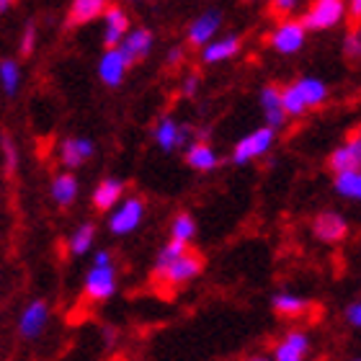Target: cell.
I'll return each mask as SVG.
<instances>
[{
	"label": "cell",
	"instance_id": "obj_1",
	"mask_svg": "<svg viewBox=\"0 0 361 361\" xmlns=\"http://www.w3.org/2000/svg\"><path fill=\"white\" fill-rule=\"evenodd\" d=\"M346 18V0H312L302 16L307 31H325Z\"/></svg>",
	"mask_w": 361,
	"mask_h": 361
},
{
	"label": "cell",
	"instance_id": "obj_2",
	"mask_svg": "<svg viewBox=\"0 0 361 361\" xmlns=\"http://www.w3.org/2000/svg\"><path fill=\"white\" fill-rule=\"evenodd\" d=\"M274 140H276V129L269 127V124L261 129H253L250 135H245L240 142L235 145L233 163H238V166H248V163H253V160L264 158L266 152L271 150Z\"/></svg>",
	"mask_w": 361,
	"mask_h": 361
},
{
	"label": "cell",
	"instance_id": "obj_3",
	"mask_svg": "<svg viewBox=\"0 0 361 361\" xmlns=\"http://www.w3.org/2000/svg\"><path fill=\"white\" fill-rule=\"evenodd\" d=\"M307 42V29L302 21H292V18H284L276 29L271 31L269 44L274 52L279 54H297Z\"/></svg>",
	"mask_w": 361,
	"mask_h": 361
},
{
	"label": "cell",
	"instance_id": "obj_4",
	"mask_svg": "<svg viewBox=\"0 0 361 361\" xmlns=\"http://www.w3.org/2000/svg\"><path fill=\"white\" fill-rule=\"evenodd\" d=\"M142 217H145L142 199L129 196V199H124V202H119L114 207L111 217H109V230H111L114 235H129L140 227Z\"/></svg>",
	"mask_w": 361,
	"mask_h": 361
},
{
	"label": "cell",
	"instance_id": "obj_5",
	"mask_svg": "<svg viewBox=\"0 0 361 361\" xmlns=\"http://www.w3.org/2000/svg\"><path fill=\"white\" fill-rule=\"evenodd\" d=\"M202 258L196 256L194 250H183L178 258H173L168 266H163L160 271H155V276L160 279V281H166V284L171 286H178V284H186V281H191V279L202 271Z\"/></svg>",
	"mask_w": 361,
	"mask_h": 361
},
{
	"label": "cell",
	"instance_id": "obj_6",
	"mask_svg": "<svg viewBox=\"0 0 361 361\" xmlns=\"http://www.w3.org/2000/svg\"><path fill=\"white\" fill-rule=\"evenodd\" d=\"M129 68H132V65H129V60L124 57V52H121L119 47H106V52L101 54V60H98V78H101L104 85L116 88V85L124 83Z\"/></svg>",
	"mask_w": 361,
	"mask_h": 361
},
{
	"label": "cell",
	"instance_id": "obj_7",
	"mask_svg": "<svg viewBox=\"0 0 361 361\" xmlns=\"http://www.w3.org/2000/svg\"><path fill=\"white\" fill-rule=\"evenodd\" d=\"M85 297L93 302H104L109 300L114 292H116V274H114V266H90V271L85 274Z\"/></svg>",
	"mask_w": 361,
	"mask_h": 361
},
{
	"label": "cell",
	"instance_id": "obj_8",
	"mask_svg": "<svg viewBox=\"0 0 361 361\" xmlns=\"http://www.w3.org/2000/svg\"><path fill=\"white\" fill-rule=\"evenodd\" d=\"M93 152H96V145L90 142L88 137H68L60 145V163L68 171H75L93 158Z\"/></svg>",
	"mask_w": 361,
	"mask_h": 361
},
{
	"label": "cell",
	"instance_id": "obj_9",
	"mask_svg": "<svg viewBox=\"0 0 361 361\" xmlns=\"http://www.w3.org/2000/svg\"><path fill=\"white\" fill-rule=\"evenodd\" d=\"M47 320H49V305L44 300H34L31 305H26V310L18 317V333L21 338H37L44 331Z\"/></svg>",
	"mask_w": 361,
	"mask_h": 361
},
{
	"label": "cell",
	"instance_id": "obj_10",
	"mask_svg": "<svg viewBox=\"0 0 361 361\" xmlns=\"http://www.w3.org/2000/svg\"><path fill=\"white\" fill-rule=\"evenodd\" d=\"M219 26H222V16H219L217 11H204V13L196 16L194 21H191V26H188V31H186L188 44H194L202 49L207 42H212V39L217 37Z\"/></svg>",
	"mask_w": 361,
	"mask_h": 361
},
{
	"label": "cell",
	"instance_id": "obj_11",
	"mask_svg": "<svg viewBox=\"0 0 361 361\" xmlns=\"http://www.w3.org/2000/svg\"><path fill=\"white\" fill-rule=\"evenodd\" d=\"M152 44H155V37L152 31L147 29H129L124 34V39L119 42V49L124 52V57L129 60V65L145 60L147 54L152 52Z\"/></svg>",
	"mask_w": 361,
	"mask_h": 361
},
{
	"label": "cell",
	"instance_id": "obj_12",
	"mask_svg": "<svg viewBox=\"0 0 361 361\" xmlns=\"http://www.w3.org/2000/svg\"><path fill=\"white\" fill-rule=\"evenodd\" d=\"M312 233L320 243H341L348 235V222L338 212H323L312 222Z\"/></svg>",
	"mask_w": 361,
	"mask_h": 361
},
{
	"label": "cell",
	"instance_id": "obj_13",
	"mask_svg": "<svg viewBox=\"0 0 361 361\" xmlns=\"http://www.w3.org/2000/svg\"><path fill=\"white\" fill-rule=\"evenodd\" d=\"M188 140H191V129L180 127L178 121L171 119V116H166V119H160L155 124V142L160 145L163 152H173L180 145H188Z\"/></svg>",
	"mask_w": 361,
	"mask_h": 361
},
{
	"label": "cell",
	"instance_id": "obj_14",
	"mask_svg": "<svg viewBox=\"0 0 361 361\" xmlns=\"http://www.w3.org/2000/svg\"><path fill=\"white\" fill-rule=\"evenodd\" d=\"M240 37H235V34H227V37H214L212 42L202 47V60L207 65H214V62H227L233 60L235 54L240 52Z\"/></svg>",
	"mask_w": 361,
	"mask_h": 361
},
{
	"label": "cell",
	"instance_id": "obj_15",
	"mask_svg": "<svg viewBox=\"0 0 361 361\" xmlns=\"http://www.w3.org/2000/svg\"><path fill=\"white\" fill-rule=\"evenodd\" d=\"M328 166H331L333 173H343V171L361 168V137H354V140H346L343 145H338L331 152Z\"/></svg>",
	"mask_w": 361,
	"mask_h": 361
},
{
	"label": "cell",
	"instance_id": "obj_16",
	"mask_svg": "<svg viewBox=\"0 0 361 361\" xmlns=\"http://www.w3.org/2000/svg\"><path fill=\"white\" fill-rule=\"evenodd\" d=\"M129 31V16L119 6H106L104 11V44L119 47L124 34Z\"/></svg>",
	"mask_w": 361,
	"mask_h": 361
},
{
	"label": "cell",
	"instance_id": "obj_17",
	"mask_svg": "<svg viewBox=\"0 0 361 361\" xmlns=\"http://www.w3.org/2000/svg\"><path fill=\"white\" fill-rule=\"evenodd\" d=\"M261 109H264V119L269 127L279 129L286 124V111H284V104H281V90L276 85H266L261 90Z\"/></svg>",
	"mask_w": 361,
	"mask_h": 361
},
{
	"label": "cell",
	"instance_id": "obj_18",
	"mask_svg": "<svg viewBox=\"0 0 361 361\" xmlns=\"http://www.w3.org/2000/svg\"><path fill=\"white\" fill-rule=\"evenodd\" d=\"M310 351V338L302 331L286 333L284 341L274 348V359L276 361H302Z\"/></svg>",
	"mask_w": 361,
	"mask_h": 361
},
{
	"label": "cell",
	"instance_id": "obj_19",
	"mask_svg": "<svg viewBox=\"0 0 361 361\" xmlns=\"http://www.w3.org/2000/svg\"><path fill=\"white\" fill-rule=\"evenodd\" d=\"M124 196V180L119 178H104L93 191V207L98 212H111Z\"/></svg>",
	"mask_w": 361,
	"mask_h": 361
},
{
	"label": "cell",
	"instance_id": "obj_20",
	"mask_svg": "<svg viewBox=\"0 0 361 361\" xmlns=\"http://www.w3.org/2000/svg\"><path fill=\"white\" fill-rule=\"evenodd\" d=\"M186 163L194 171L207 173V171H214L219 166V155L209 142H191L186 147Z\"/></svg>",
	"mask_w": 361,
	"mask_h": 361
},
{
	"label": "cell",
	"instance_id": "obj_21",
	"mask_svg": "<svg viewBox=\"0 0 361 361\" xmlns=\"http://www.w3.org/2000/svg\"><path fill=\"white\" fill-rule=\"evenodd\" d=\"M78 178L73 173H60L52 178V186H49V196L57 207H70V204L78 199Z\"/></svg>",
	"mask_w": 361,
	"mask_h": 361
},
{
	"label": "cell",
	"instance_id": "obj_22",
	"mask_svg": "<svg viewBox=\"0 0 361 361\" xmlns=\"http://www.w3.org/2000/svg\"><path fill=\"white\" fill-rule=\"evenodd\" d=\"M106 6H109V0H73L70 16H68L70 26H80V23L96 21L98 16H104Z\"/></svg>",
	"mask_w": 361,
	"mask_h": 361
},
{
	"label": "cell",
	"instance_id": "obj_23",
	"mask_svg": "<svg viewBox=\"0 0 361 361\" xmlns=\"http://www.w3.org/2000/svg\"><path fill=\"white\" fill-rule=\"evenodd\" d=\"M294 85L300 90V96L305 98L307 109H317V106H323L328 101V85L320 78H300Z\"/></svg>",
	"mask_w": 361,
	"mask_h": 361
},
{
	"label": "cell",
	"instance_id": "obj_24",
	"mask_svg": "<svg viewBox=\"0 0 361 361\" xmlns=\"http://www.w3.org/2000/svg\"><path fill=\"white\" fill-rule=\"evenodd\" d=\"M274 310H276L281 317H300L302 312H307L310 310V302L302 300L300 294L279 292L276 297H274Z\"/></svg>",
	"mask_w": 361,
	"mask_h": 361
},
{
	"label": "cell",
	"instance_id": "obj_25",
	"mask_svg": "<svg viewBox=\"0 0 361 361\" xmlns=\"http://www.w3.org/2000/svg\"><path fill=\"white\" fill-rule=\"evenodd\" d=\"M336 191H338L343 199L361 202V168L343 171V173H336Z\"/></svg>",
	"mask_w": 361,
	"mask_h": 361
},
{
	"label": "cell",
	"instance_id": "obj_26",
	"mask_svg": "<svg viewBox=\"0 0 361 361\" xmlns=\"http://www.w3.org/2000/svg\"><path fill=\"white\" fill-rule=\"evenodd\" d=\"M93 240H96V227L90 225V222H83L75 233L70 235V243H68L70 253H73V256H85V253L93 248Z\"/></svg>",
	"mask_w": 361,
	"mask_h": 361
},
{
	"label": "cell",
	"instance_id": "obj_27",
	"mask_svg": "<svg viewBox=\"0 0 361 361\" xmlns=\"http://www.w3.org/2000/svg\"><path fill=\"white\" fill-rule=\"evenodd\" d=\"M21 85V68L16 60L0 62V88L6 90V96H16Z\"/></svg>",
	"mask_w": 361,
	"mask_h": 361
},
{
	"label": "cell",
	"instance_id": "obj_28",
	"mask_svg": "<svg viewBox=\"0 0 361 361\" xmlns=\"http://www.w3.org/2000/svg\"><path fill=\"white\" fill-rule=\"evenodd\" d=\"M281 104H284L286 116H302V114L307 111V104H305V98L300 96V90H297L294 83L281 90Z\"/></svg>",
	"mask_w": 361,
	"mask_h": 361
},
{
	"label": "cell",
	"instance_id": "obj_29",
	"mask_svg": "<svg viewBox=\"0 0 361 361\" xmlns=\"http://www.w3.org/2000/svg\"><path fill=\"white\" fill-rule=\"evenodd\" d=\"M196 235V222L191 214H178L173 219V225H171V238L176 240H183V243H191Z\"/></svg>",
	"mask_w": 361,
	"mask_h": 361
},
{
	"label": "cell",
	"instance_id": "obj_30",
	"mask_svg": "<svg viewBox=\"0 0 361 361\" xmlns=\"http://www.w3.org/2000/svg\"><path fill=\"white\" fill-rule=\"evenodd\" d=\"M0 147H3V163H6V171L13 173L18 168V150H16V142L8 135L0 137Z\"/></svg>",
	"mask_w": 361,
	"mask_h": 361
},
{
	"label": "cell",
	"instance_id": "obj_31",
	"mask_svg": "<svg viewBox=\"0 0 361 361\" xmlns=\"http://www.w3.org/2000/svg\"><path fill=\"white\" fill-rule=\"evenodd\" d=\"M343 52H346L348 60H359V57H361V26H356V29H351L346 34Z\"/></svg>",
	"mask_w": 361,
	"mask_h": 361
},
{
	"label": "cell",
	"instance_id": "obj_32",
	"mask_svg": "<svg viewBox=\"0 0 361 361\" xmlns=\"http://www.w3.org/2000/svg\"><path fill=\"white\" fill-rule=\"evenodd\" d=\"M300 8V0H269V11L279 18H289Z\"/></svg>",
	"mask_w": 361,
	"mask_h": 361
},
{
	"label": "cell",
	"instance_id": "obj_33",
	"mask_svg": "<svg viewBox=\"0 0 361 361\" xmlns=\"http://www.w3.org/2000/svg\"><path fill=\"white\" fill-rule=\"evenodd\" d=\"M34 47H37V26L34 23H26V29L21 34V54L23 57H29L34 52Z\"/></svg>",
	"mask_w": 361,
	"mask_h": 361
},
{
	"label": "cell",
	"instance_id": "obj_34",
	"mask_svg": "<svg viewBox=\"0 0 361 361\" xmlns=\"http://www.w3.org/2000/svg\"><path fill=\"white\" fill-rule=\"evenodd\" d=\"M346 317L354 328H361V302H354V305L346 310Z\"/></svg>",
	"mask_w": 361,
	"mask_h": 361
},
{
	"label": "cell",
	"instance_id": "obj_35",
	"mask_svg": "<svg viewBox=\"0 0 361 361\" xmlns=\"http://www.w3.org/2000/svg\"><path fill=\"white\" fill-rule=\"evenodd\" d=\"M166 62H168V68H176V65H180V62H183V49H180V47H173V49L168 52Z\"/></svg>",
	"mask_w": 361,
	"mask_h": 361
},
{
	"label": "cell",
	"instance_id": "obj_36",
	"mask_svg": "<svg viewBox=\"0 0 361 361\" xmlns=\"http://www.w3.org/2000/svg\"><path fill=\"white\" fill-rule=\"evenodd\" d=\"M196 85H199V75H188L186 80H183V93H186V96H194Z\"/></svg>",
	"mask_w": 361,
	"mask_h": 361
},
{
	"label": "cell",
	"instance_id": "obj_37",
	"mask_svg": "<svg viewBox=\"0 0 361 361\" xmlns=\"http://www.w3.org/2000/svg\"><path fill=\"white\" fill-rule=\"evenodd\" d=\"M93 264H96V266H109V264H111V253H109V250H98L96 258H93Z\"/></svg>",
	"mask_w": 361,
	"mask_h": 361
},
{
	"label": "cell",
	"instance_id": "obj_38",
	"mask_svg": "<svg viewBox=\"0 0 361 361\" xmlns=\"http://www.w3.org/2000/svg\"><path fill=\"white\" fill-rule=\"evenodd\" d=\"M348 11H351V16L361 18V0H348Z\"/></svg>",
	"mask_w": 361,
	"mask_h": 361
},
{
	"label": "cell",
	"instance_id": "obj_39",
	"mask_svg": "<svg viewBox=\"0 0 361 361\" xmlns=\"http://www.w3.org/2000/svg\"><path fill=\"white\" fill-rule=\"evenodd\" d=\"M13 3H16V0H0V13H6L8 8L13 6Z\"/></svg>",
	"mask_w": 361,
	"mask_h": 361
},
{
	"label": "cell",
	"instance_id": "obj_40",
	"mask_svg": "<svg viewBox=\"0 0 361 361\" xmlns=\"http://www.w3.org/2000/svg\"><path fill=\"white\" fill-rule=\"evenodd\" d=\"M359 137H361V135H359Z\"/></svg>",
	"mask_w": 361,
	"mask_h": 361
}]
</instances>
